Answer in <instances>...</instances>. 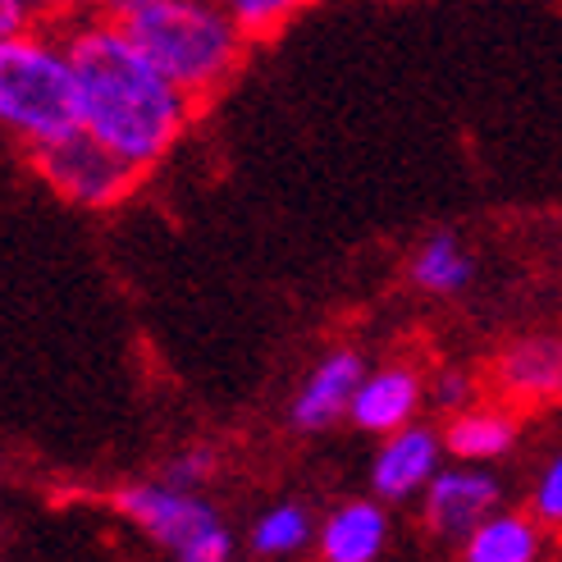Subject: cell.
<instances>
[{
	"instance_id": "e0dca14e",
	"label": "cell",
	"mask_w": 562,
	"mask_h": 562,
	"mask_svg": "<svg viewBox=\"0 0 562 562\" xmlns=\"http://www.w3.org/2000/svg\"><path fill=\"white\" fill-rule=\"evenodd\" d=\"M215 471H220L215 448H183V453H175L170 462L160 467V481H170L179 490H202Z\"/></svg>"
},
{
	"instance_id": "2e32d148",
	"label": "cell",
	"mask_w": 562,
	"mask_h": 562,
	"mask_svg": "<svg viewBox=\"0 0 562 562\" xmlns=\"http://www.w3.org/2000/svg\"><path fill=\"white\" fill-rule=\"evenodd\" d=\"M224 5H229V14L243 23V33L251 42H266L279 27H289L302 10L321 5V0H224Z\"/></svg>"
},
{
	"instance_id": "7402d4cb",
	"label": "cell",
	"mask_w": 562,
	"mask_h": 562,
	"mask_svg": "<svg viewBox=\"0 0 562 562\" xmlns=\"http://www.w3.org/2000/svg\"><path fill=\"white\" fill-rule=\"evenodd\" d=\"M137 5H143V0H97V14H105V19H128Z\"/></svg>"
},
{
	"instance_id": "d6986e66",
	"label": "cell",
	"mask_w": 562,
	"mask_h": 562,
	"mask_svg": "<svg viewBox=\"0 0 562 562\" xmlns=\"http://www.w3.org/2000/svg\"><path fill=\"white\" fill-rule=\"evenodd\" d=\"M530 513H536L549 530H562V448L544 462L536 490H530Z\"/></svg>"
},
{
	"instance_id": "ac0fdd59",
	"label": "cell",
	"mask_w": 562,
	"mask_h": 562,
	"mask_svg": "<svg viewBox=\"0 0 562 562\" xmlns=\"http://www.w3.org/2000/svg\"><path fill=\"white\" fill-rule=\"evenodd\" d=\"M426 403L453 416L475 403V380L462 367H443V371H435V380H426Z\"/></svg>"
},
{
	"instance_id": "30bf717a",
	"label": "cell",
	"mask_w": 562,
	"mask_h": 562,
	"mask_svg": "<svg viewBox=\"0 0 562 562\" xmlns=\"http://www.w3.org/2000/svg\"><path fill=\"white\" fill-rule=\"evenodd\" d=\"M494 384L513 403H562V334H530L498 352Z\"/></svg>"
},
{
	"instance_id": "7c38bea8",
	"label": "cell",
	"mask_w": 562,
	"mask_h": 562,
	"mask_svg": "<svg viewBox=\"0 0 562 562\" xmlns=\"http://www.w3.org/2000/svg\"><path fill=\"white\" fill-rule=\"evenodd\" d=\"M544 521L536 513L498 508L467 536L462 558L467 562H536L544 553Z\"/></svg>"
},
{
	"instance_id": "ba28073f",
	"label": "cell",
	"mask_w": 562,
	"mask_h": 562,
	"mask_svg": "<svg viewBox=\"0 0 562 562\" xmlns=\"http://www.w3.org/2000/svg\"><path fill=\"white\" fill-rule=\"evenodd\" d=\"M361 375H367V361H361V352H352V348L325 352L316 367L306 371V380L297 384V393H293V407H289L293 430L321 435L329 426H339V420L352 412Z\"/></svg>"
},
{
	"instance_id": "277c9868",
	"label": "cell",
	"mask_w": 562,
	"mask_h": 562,
	"mask_svg": "<svg viewBox=\"0 0 562 562\" xmlns=\"http://www.w3.org/2000/svg\"><path fill=\"white\" fill-rule=\"evenodd\" d=\"M115 513L179 562H224L234 558V536L202 490H179L170 481L124 485L115 494Z\"/></svg>"
},
{
	"instance_id": "5bb4252c",
	"label": "cell",
	"mask_w": 562,
	"mask_h": 562,
	"mask_svg": "<svg viewBox=\"0 0 562 562\" xmlns=\"http://www.w3.org/2000/svg\"><path fill=\"white\" fill-rule=\"evenodd\" d=\"M321 536V526L312 521V508L284 498V503H270V508L251 521V536L247 549L257 558H297L302 549H312Z\"/></svg>"
},
{
	"instance_id": "4fadbf2b",
	"label": "cell",
	"mask_w": 562,
	"mask_h": 562,
	"mask_svg": "<svg viewBox=\"0 0 562 562\" xmlns=\"http://www.w3.org/2000/svg\"><path fill=\"white\" fill-rule=\"evenodd\" d=\"M443 443H448V458L458 462H498L517 448V420L503 412V407H462L448 416L443 426Z\"/></svg>"
},
{
	"instance_id": "9c48e42d",
	"label": "cell",
	"mask_w": 562,
	"mask_h": 562,
	"mask_svg": "<svg viewBox=\"0 0 562 562\" xmlns=\"http://www.w3.org/2000/svg\"><path fill=\"white\" fill-rule=\"evenodd\" d=\"M426 407V375L403 367V361H389V367H375L361 375L357 384V398L348 420L367 435H393L416 420V412Z\"/></svg>"
},
{
	"instance_id": "9a60e30c",
	"label": "cell",
	"mask_w": 562,
	"mask_h": 562,
	"mask_svg": "<svg viewBox=\"0 0 562 562\" xmlns=\"http://www.w3.org/2000/svg\"><path fill=\"white\" fill-rule=\"evenodd\" d=\"M412 284L420 293H435V297H453L471 284V257L462 238L453 234H430L412 251Z\"/></svg>"
},
{
	"instance_id": "ffe728a7",
	"label": "cell",
	"mask_w": 562,
	"mask_h": 562,
	"mask_svg": "<svg viewBox=\"0 0 562 562\" xmlns=\"http://www.w3.org/2000/svg\"><path fill=\"white\" fill-rule=\"evenodd\" d=\"M27 5L37 10V23L42 27H65V23L82 19V14H92L97 0H27Z\"/></svg>"
},
{
	"instance_id": "5b68a950",
	"label": "cell",
	"mask_w": 562,
	"mask_h": 562,
	"mask_svg": "<svg viewBox=\"0 0 562 562\" xmlns=\"http://www.w3.org/2000/svg\"><path fill=\"white\" fill-rule=\"evenodd\" d=\"M23 156L33 165V175L42 183H50V192H60L65 202L88 206V211H105V206L124 202L137 175H143L137 165H128L105 143H97L88 128L60 137V143H46L37 151H23Z\"/></svg>"
},
{
	"instance_id": "44dd1931",
	"label": "cell",
	"mask_w": 562,
	"mask_h": 562,
	"mask_svg": "<svg viewBox=\"0 0 562 562\" xmlns=\"http://www.w3.org/2000/svg\"><path fill=\"white\" fill-rule=\"evenodd\" d=\"M27 27H37V10L27 0H0V37H19Z\"/></svg>"
},
{
	"instance_id": "8fae6325",
	"label": "cell",
	"mask_w": 562,
	"mask_h": 562,
	"mask_svg": "<svg viewBox=\"0 0 562 562\" xmlns=\"http://www.w3.org/2000/svg\"><path fill=\"white\" fill-rule=\"evenodd\" d=\"M316 549L325 562H375L389 549V513L384 498H352L339 503L325 521Z\"/></svg>"
},
{
	"instance_id": "3957f363",
	"label": "cell",
	"mask_w": 562,
	"mask_h": 562,
	"mask_svg": "<svg viewBox=\"0 0 562 562\" xmlns=\"http://www.w3.org/2000/svg\"><path fill=\"white\" fill-rule=\"evenodd\" d=\"M0 124L23 151L82 128L78 78L60 27L37 23L19 37H0Z\"/></svg>"
},
{
	"instance_id": "7a4b0ae2",
	"label": "cell",
	"mask_w": 562,
	"mask_h": 562,
	"mask_svg": "<svg viewBox=\"0 0 562 562\" xmlns=\"http://www.w3.org/2000/svg\"><path fill=\"white\" fill-rule=\"evenodd\" d=\"M120 23L196 105L238 74L251 46L224 0H143Z\"/></svg>"
},
{
	"instance_id": "8992f818",
	"label": "cell",
	"mask_w": 562,
	"mask_h": 562,
	"mask_svg": "<svg viewBox=\"0 0 562 562\" xmlns=\"http://www.w3.org/2000/svg\"><path fill=\"white\" fill-rule=\"evenodd\" d=\"M503 508V481L490 462H458L439 467L435 481L420 490V521L439 544H467V536L485 517Z\"/></svg>"
},
{
	"instance_id": "52a82bcc",
	"label": "cell",
	"mask_w": 562,
	"mask_h": 562,
	"mask_svg": "<svg viewBox=\"0 0 562 562\" xmlns=\"http://www.w3.org/2000/svg\"><path fill=\"white\" fill-rule=\"evenodd\" d=\"M443 453H448L443 435L430 430V426H420V420L384 435V443L375 448V462H371V490H375V498H384V503L420 498V490H426L439 475Z\"/></svg>"
},
{
	"instance_id": "6da1fadb",
	"label": "cell",
	"mask_w": 562,
	"mask_h": 562,
	"mask_svg": "<svg viewBox=\"0 0 562 562\" xmlns=\"http://www.w3.org/2000/svg\"><path fill=\"white\" fill-rule=\"evenodd\" d=\"M74 78L82 128L137 170H151L175 151L196 101L128 37L120 19L82 14L60 27Z\"/></svg>"
}]
</instances>
